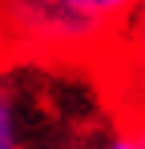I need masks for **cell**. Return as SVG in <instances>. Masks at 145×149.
I'll return each mask as SVG.
<instances>
[{
	"mask_svg": "<svg viewBox=\"0 0 145 149\" xmlns=\"http://www.w3.org/2000/svg\"><path fill=\"white\" fill-rule=\"evenodd\" d=\"M101 77L125 113H145V0H137V8L113 32L109 56L101 61Z\"/></svg>",
	"mask_w": 145,
	"mask_h": 149,
	"instance_id": "7a4b0ae2",
	"label": "cell"
},
{
	"mask_svg": "<svg viewBox=\"0 0 145 149\" xmlns=\"http://www.w3.org/2000/svg\"><path fill=\"white\" fill-rule=\"evenodd\" d=\"M113 28L69 0H0V61L12 65H97L109 56Z\"/></svg>",
	"mask_w": 145,
	"mask_h": 149,
	"instance_id": "6da1fadb",
	"label": "cell"
},
{
	"mask_svg": "<svg viewBox=\"0 0 145 149\" xmlns=\"http://www.w3.org/2000/svg\"><path fill=\"white\" fill-rule=\"evenodd\" d=\"M0 149H24L20 145V113L12 93L0 85Z\"/></svg>",
	"mask_w": 145,
	"mask_h": 149,
	"instance_id": "277c9868",
	"label": "cell"
},
{
	"mask_svg": "<svg viewBox=\"0 0 145 149\" xmlns=\"http://www.w3.org/2000/svg\"><path fill=\"white\" fill-rule=\"evenodd\" d=\"M72 8H81L85 16H93L97 24H105V28H113L117 32L121 24H125V16L137 8V0H69Z\"/></svg>",
	"mask_w": 145,
	"mask_h": 149,
	"instance_id": "3957f363",
	"label": "cell"
}]
</instances>
